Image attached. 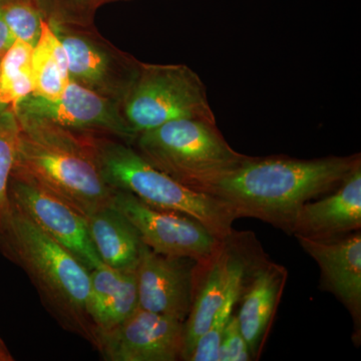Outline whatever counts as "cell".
Wrapping results in <instances>:
<instances>
[{"instance_id":"11","label":"cell","mask_w":361,"mask_h":361,"mask_svg":"<svg viewBox=\"0 0 361 361\" xmlns=\"http://www.w3.org/2000/svg\"><path fill=\"white\" fill-rule=\"evenodd\" d=\"M185 322L137 307L116 329L99 337L106 361H176L184 351Z\"/></svg>"},{"instance_id":"15","label":"cell","mask_w":361,"mask_h":361,"mask_svg":"<svg viewBox=\"0 0 361 361\" xmlns=\"http://www.w3.org/2000/svg\"><path fill=\"white\" fill-rule=\"evenodd\" d=\"M250 284L242 291V303L237 319L248 344L252 358L257 360L287 280V270L276 263L267 262L254 271Z\"/></svg>"},{"instance_id":"16","label":"cell","mask_w":361,"mask_h":361,"mask_svg":"<svg viewBox=\"0 0 361 361\" xmlns=\"http://www.w3.org/2000/svg\"><path fill=\"white\" fill-rule=\"evenodd\" d=\"M139 307L137 272L104 265L90 270L89 313L97 336L116 329Z\"/></svg>"},{"instance_id":"7","label":"cell","mask_w":361,"mask_h":361,"mask_svg":"<svg viewBox=\"0 0 361 361\" xmlns=\"http://www.w3.org/2000/svg\"><path fill=\"white\" fill-rule=\"evenodd\" d=\"M47 23L65 47L70 80L122 103L141 61L116 49L85 25Z\"/></svg>"},{"instance_id":"17","label":"cell","mask_w":361,"mask_h":361,"mask_svg":"<svg viewBox=\"0 0 361 361\" xmlns=\"http://www.w3.org/2000/svg\"><path fill=\"white\" fill-rule=\"evenodd\" d=\"M235 255L224 241L218 253L205 262V276L195 287L193 303L185 322L182 360H189L199 338L210 326L214 316L224 302L231 280Z\"/></svg>"},{"instance_id":"13","label":"cell","mask_w":361,"mask_h":361,"mask_svg":"<svg viewBox=\"0 0 361 361\" xmlns=\"http://www.w3.org/2000/svg\"><path fill=\"white\" fill-rule=\"evenodd\" d=\"M322 269L323 285L348 308L360 332L361 320V235L317 239L296 235Z\"/></svg>"},{"instance_id":"14","label":"cell","mask_w":361,"mask_h":361,"mask_svg":"<svg viewBox=\"0 0 361 361\" xmlns=\"http://www.w3.org/2000/svg\"><path fill=\"white\" fill-rule=\"evenodd\" d=\"M361 228V164L356 166L334 194L307 202L292 221L294 236L329 239Z\"/></svg>"},{"instance_id":"25","label":"cell","mask_w":361,"mask_h":361,"mask_svg":"<svg viewBox=\"0 0 361 361\" xmlns=\"http://www.w3.org/2000/svg\"><path fill=\"white\" fill-rule=\"evenodd\" d=\"M59 2L63 4V7H61L59 20L54 23L75 25L73 13L75 11L80 13L85 9H92L94 7V0H59Z\"/></svg>"},{"instance_id":"8","label":"cell","mask_w":361,"mask_h":361,"mask_svg":"<svg viewBox=\"0 0 361 361\" xmlns=\"http://www.w3.org/2000/svg\"><path fill=\"white\" fill-rule=\"evenodd\" d=\"M111 202L134 226L142 243L161 255L205 263L224 243L193 218L153 208L122 190H115Z\"/></svg>"},{"instance_id":"27","label":"cell","mask_w":361,"mask_h":361,"mask_svg":"<svg viewBox=\"0 0 361 361\" xmlns=\"http://www.w3.org/2000/svg\"><path fill=\"white\" fill-rule=\"evenodd\" d=\"M13 355L4 342V338L0 336V361H13Z\"/></svg>"},{"instance_id":"5","label":"cell","mask_w":361,"mask_h":361,"mask_svg":"<svg viewBox=\"0 0 361 361\" xmlns=\"http://www.w3.org/2000/svg\"><path fill=\"white\" fill-rule=\"evenodd\" d=\"M133 147L154 167L204 192L251 158L235 151L216 122L180 118L142 132Z\"/></svg>"},{"instance_id":"2","label":"cell","mask_w":361,"mask_h":361,"mask_svg":"<svg viewBox=\"0 0 361 361\" xmlns=\"http://www.w3.org/2000/svg\"><path fill=\"white\" fill-rule=\"evenodd\" d=\"M0 253L25 271L59 326L97 349L89 313L90 271L71 251L11 207L0 230Z\"/></svg>"},{"instance_id":"26","label":"cell","mask_w":361,"mask_h":361,"mask_svg":"<svg viewBox=\"0 0 361 361\" xmlns=\"http://www.w3.org/2000/svg\"><path fill=\"white\" fill-rule=\"evenodd\" d=\"M16 40V37H13L6 20H4L1 6H0V58L8 51L9 47L13 44Z\"/></svg>"},{"instance_id":"24","label":"cell","mask_w":361,"mask_h":361,"mask_svg":"<svg viewBox=\"0 0 361 361\" xmlns=\"http://www.w3.org/2000/svg\"><path fill=\"white\" fill-rule=\"evenodd\" d=\"M250 349L240 329L237 315L232 314L221 336L218 361L252 360Z\"/></svg>"},{"instance_id":"19","label":"cell","mask_w":361,"mask_h":361,"mask_svg":"<svg viewBox=\"0 0 361 361\" xmlns=\"http://www.w3.org/2000/svg\"><path fill=\"white\" fill-rule=\"evenodd\" d=\"M32 96L56 99L70 82L68 59L65 47L47 20L32 52Z\"/></svg>"},{"instance_id":"4","label":"cell","mask_w":361,"mask_h":361,"mask_svg":"<svg viewBox=\"0 0 361 361\" xmlns=\"http://www.w3.org/2000/svg\"><path fill=\"white\" fill-rule=\"evenodd\" d=\"M92 142L102 175L114 190L134 195L153 208L193 218L222 241L231 238L237 218L222 201L161 172L133 145L104 135H94Z\"/></svg>"},{"instance_id":"6","label":"cell","mask_w":361,"mask_h":361,"mask_svg":"<svg viewBox=\"0 0 361 361\" xmlns=\"http://www.w3.org/2000/svg\"><path fill=\"white\" fill-rule=\"evenodd\" d=\"M123 118L137 137L180 118L216 122L206 85L185 65L142 63L121 103Z\"/></svg>"},{"instance_id":"23","label":"cell","mask_w":361,"mask_h":361,"mask_svg":"<svg viewBox=\"0 0 361 361\" xmlns=\"http://www.w3.org/2000/svg\"><path fill=\"white\" fill-rule=\"evenodd\" d=\"M0 6L4 20L16 39L35 47L39 42L44 20L39 9L23 0H16Z\"/></svg>"},{"instance_id":"9","label":"cell","mask_w":361,"mask_h":361,"mask_svg":"<svg viewBox=\"0 0 361 361\" xmlns=\"http://www.w3.org/2000/svg\"><path fill=\"white\" fill-rule=\"evenodd\" d=\"M16 115L42 118L78 134L115 137L132 145L135 135L123 118L121 104L70 80L56 99L32 94L14 109Z\"/></svg>"},{"instance_id":"22","label":"cell","mask_w":361,"mask_h":361,"mask_svg":"<svg viewBox=\"0 0 361 361\" xmlns=\"http://www.w3.org/2000/svg\"><path fill=\"white\" fill-rule=\"evenodd\" d=\"M18 132L16 111L0 106V230L6 226L11 213L8 185L16 163Z\"/></svg>"},{"instance_id":"12","label":"cell","mask_w":361,"mask_h":361,"mask_svg":"<svg viewBox=\"0 0 361 361\" xmlns=\"http://www.w3.org/2000/svg\"><path fill=\"white\" fill-rule=\"evenodd\" d=\"M200 262L156 253L142 244L137 269L139 307L186 322Z\"/></svg>"},{"instance_id":"21","label":"cell","mask_w":361,"mask_h":361,"mask_svg":"<svg viewBox=\"0 0 361 361\" xmlns=\"http://www.w3.org/2000/svg\"><path fill=\"white\" fill-rule=\"evenodd\" d=\"M243 259L235 255L233 263L231 280L224 302L215 316L205 334L199 338L193 353L188 361H218L219 345L223 330L229 322L237 301L241 298L245 285L246 269Z\"/></svg>"},{"instance_id":"3","label":"cell","mask_w":361,"mask_h":361,"mask_svg":"<svg viewBox=\"0 0 361 361\" xmlns=\"http://www.w3.org/2000/svg\"><path fill=\"white\" fill-rule=\"evenodd\" d=\"M16 118L20 132L13 172L32 178L85 218L111 204L115 190L99 170L94 135L71 132L33 116Z\"/></svg>"},{"instance_id":"10","label":"cell","mask_w":361,"mask_h":361,"mask_svg":"<svg viewBox=\"0 0 361 361\" xmlns=\"http://www.w3.org/2000/svg\"><path fill=\"white\" fill-rule=\"evenodd\" d=\"M8 197L11 207L66 247L87 269L103 264L90 240L87 218L68 202L32 178L13 171Z\"/></svg>"},{"instance_id":"18","label":"cell","mask_w":361,"mask_h":361,"mask_svg":"<svg viewBox=\"0 0 361 361\" xmlns=\"http://www.w3.org/2000/svg\"><path fill=\"white\" fill-rule=\"evenodd\" d=\"M92 245L104 265L135 270L142 242L139 233L113 202L87 217Z\"/></svg>"},{"instance_id":"28","label":"cell","mask_w":361,"mask_h":361,"mask_svg":"<svg viewBox=\"0 0 361 361\" xmlns=\"http://www.w3.org/2000/svg\"><path fill=\"white\" fill-rule=\"evenodd\" d=\"M106 1H111V0H94V7L99 6V4H101L102 2H106Z\"/></svg>"},{"instance_id":"20","label":"cell","mask_w":361,"mask_h":361,"mask_svg":"<svg viewBox=\"0 0 361 361\" xmlns=\"http://www.w3.org/2000/svg\"><path fill=\"white\" fill-rule=\"evenodd\" d=\"M32 49L16 39L0 58V106L14 110L32 94Z\"/></svg>"},{"instance_id":"1","label":"cell","mask_w":361,"mask_h":361,"mask_svg":"<svg viewBox=\"0 0 361 361\" xmlns=\"http://www.w3.org/2000/svg\"><path fill=\"white\" fill-rule=\"evenodd\" d=\"M360 164V154L313 160L251 157L203 193L222 201L237 219L256 218L288 231L304 204L336 189Z\"/></svg>"}]
</instances>
